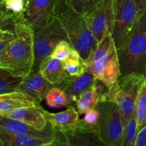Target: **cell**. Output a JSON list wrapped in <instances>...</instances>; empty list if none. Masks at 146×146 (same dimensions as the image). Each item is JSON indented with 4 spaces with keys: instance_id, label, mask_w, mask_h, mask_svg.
<instances>
[{
    "instance_id": "cell-1",
    "label": "cell",
    "mask_w": 146,
    "mask_h": 146,
    "mask_svg": "<svg viewBox=\"0 0 146 146\" xmlns=\"http://www.w3.org/2000/svg\"><path fill=\"white\" fill-rule=\"evenodd\" d=\"M14 30V39L0 51V68L23 78L33 72L34 32L24 21L16 23Z\"/></svg>"
},
{
    "instance_id": "cell-2",
    "label": "cell",
    "mask_w": 146,
    "mask_h": 146,
    "mask_svg": "<svg viewBox=\"0 0 146 146\" xmlns=\"http://www.w3.org/2000/svg\"><path fill=\"white\" fill-rule=\"evenodd\" d=\"M86 69L106 86L112 100L121 76L117 47L113 35L106 37L85 60Z\"/></svg>"
},
{
    "instance_id": "cell-3",
    "label": "cell",
    "mask_w": 146,
    "mask_h": 146,
    "mask_svg": "<svg viewBox=\"0 0 146 146\" xmlns=\"http://www.w3.org/2000/svg\"><path fill=\"white\" fill-rule=\"evenodd\" d=\"M55 17L59 20L73 48L77 50L84 60L97 46L88 19L73 9L64 0H57Z\"/></svg>"
},
{
    "instance_id": "cell-4",
    "label": "cell",
    "mask_w": 146,
    "mask_h": 146,
    "mask_svg": "<svg viewBox=\"0 0 146 146\" xmlns=\"http://www.w3.org/2000/svg\"><path fill=\"white\" fill-rule=\"evenodd\" d=\"M121 76L137 73L145 75L146 11L140 14L133 28L117 48Z\"/></svg>"
},
{
    "instance_id": "cell-5",
    "label": "cell",
    "mask_w": 146,
    "mask_h": 146,
    "mask_svg": "<svg viewBox=\"0 0 146 146\" xmlns=\"http://www.w3.org/2000/svg\"><path fill=\"white\" fill-rule=\"evenodd\" d=\"M34 63L33 72H36L42 61L51 56L57 44L63 40L68 41L59 20L54 17L48 23L33 29Z\"/></svg>"
},
{
    "instance_id": "cell-6",
    "label": "cell",
    "mask_w": 146,
    "mask_h": 146,
    "mask_svg": "<svg viewBox=\"0 0 146 146\" xmlns=\"http://www.w3.org/2000/svg\"><path fill=\"white\" fill-rule=\"evenodd\" d=\"M96 108L99 111L98 128L100 137L105 145L120 146L124 122L119 107L109 98L100 100Z\"/></svg>"
},
{
    "instance_id": "cell-7",
    "label": "cell",
    "mask_w": 146,
    "mask_h": 146,
    "mask_svg": "<svg viewBox=\"0 0 146 146\" xmlns=\"http://www.w3.org/2000/svg\"><path fill=\"white\" fill-rule=\"evenodd\" d=\"M145 81V74L137 73L121 76L119 78L112 101L119 107L124 125L135 113L137 98Z\"/></svg>"
},
{
    "instance_id": "cell-8",
    "label": "cell",
    "mask_w": 146,
    "mask_h": 146,
    "mask_svg": "<svg viewBox=\"0 0 146 146\" xmlns=\"http://www.w3.org/2000/svg\"><path fill=\"white\" fill-rule=\"evenodd\" d=\"M54 145H105L100 137L98 125H90L79 119L74 129L62 131L54 128Z\"/></svg>"
},
{
    "instance_id": "cell-9",
    "label": "cell",
    "mask_w": 146,
    "mask_h": 146,
    "mask_svg": "<svg viewBox=\"0 0 146 146\" xmlns=\"http://www.w3.org/2000/svg\"><path fill=\"white\" fill-rule=\"evenodd\" d=\"M115 25L113 37L116 47L125 39L140 16L134 0H114Z\"/></svg>"
},
{
    "instance_id": "cell-10",
    "label": "cell",
    "mask_w": 146,
    "mask_h": 146,
    "mask_svg": "<svg viewBox=\"0 0 146 146\" xmlns=\"http://www.w3.org/2000/svg\"><path fill=\"white\" fill-rule=\"evenodd\" d=\"M86 17L98 46L106 37L113 35V33L115 25L114 0H104Z\"/></svg>"
},
{
    "instance_id": "cell-11",
    "label": "cell",
    "mask_w": 146,
    "mask_h": 146,
    "mask_svg": "<svg viewBox=\"0 0 146 146\" xmlns=\"http://www.w3.org/2000/svg\"><path fill=\"white\" fill-rule=\"evenodd\" d=\"M57 0H27L24 13V22L32 29L44 25L55 17Z\"/></svg>"
},
{
    "instance_id": "cell-12",
    "label": "cell",
    "mask_w": 146,
    "mask_h": 146,
    "mask_svg": "<svg viewBox=\"0 0 146 146\" xmlns=\"http://www.w3.org/2000/svg\"><path fill=\"white\" fill-rule=\"evenodd\" d=\"M98 80L92 73L86 71L81 76L68 75L58 87L64 90L72 105L84 93L91 88Z\"/></svg>"
},
{
    "instance_id": "cell-13",
    "label": "cell",
    "mask_w": 146,
    "mask_h": 146,
    "mask_svg": "<svg viewBox=\"0 0 146 146\" xmlns=\"http://www.w3.org/2000/svg\"><path fill=\"white\" fill-rule=\"evenodd\" d=\"M41 100L37 97L20 91L0 95V114L26 107H41Z\"/></svg>"
},
{
    "instance_id": "cell-14",
    "label": "cell",
    "mask_w": 146,
    "mask_h": 146,
    "mask_svg": "<svg viewBox=\"0 0 146 146\" xmlns=\"http://www.w3.org/2000/svg\"><path fill=\"white\" fill-rule=\"evenodd\" d=\"M43 109L42 107H26L4 113L0 115L19 121L38 130H44L48 125V122Z\"/></svg>"
},
{
    "instance_id": "cell-15",
    "label": "cell",
    "mask_w": 146,
    "mask_h": 146,
    "mask_svg": "<svg viewBox=\"0 0 146 146\" xmlns=\"http://www.w3.org/2000/svg\"><path fill=\"white\" fill-rule=\"evenodd\" d=\"M0 128L18 135L36 137H54V129L48 123L45 129L38 130L19 121L0 115Z\"/></svg>"
},
{
    "instance_id": "cell-16",
    "label": "cell",
    "mask_w": 146,
    "mask_h": 146,
    "mask_svg": "<svg viewBox=\"0 0 146 146\" xmlns=\"http://www.w3.org/2000/svg\"><path fill=\"white\" fill-rule=\"evenodd\" d=\"M52 87L54 86L48 82L39 71H36L31 72L27 76L23 77L17 91L28 93L43 101Z\"/></svg>"
},
{
    "instance_id": "cell-17",
    "label": "cell",
    "mask_w": 146,
    "mask_h": 146,
    "mask_svg": "<svg viewBox=\"0 0 146 146\" xmlns=\"http://www.w3.org/2000/svg\"><path fill=\"white\" fill-rule=\"evenodd\" d=\"M54 137H36L18 135L0 128L1 146H48L54 145Z\"/></svg>"
},
{
    "instance_id": "cell-18",
    "label": "cell",
    "mask_w": 146,
    "mask_h": 146,
    "mask_svg": "<svg viewBox=\"0 0 146 146\" xmlns=\"http://www.w3.org/2000/svg\"><path fill=\"white\" fill-rule=\"evenodd\" d=\"M43 113L47 122L59 131H67L74 129L79 121V113L73 105H70L66 110L61 112L54 113L43 109Z\"/></svg>"
},
{
    "instance_id": "cell-19",
    "label": "cell",
    "mask_w": 146,
    "mask_h": 146,
    "mask_svg": "<svg viewBox=\"0 0 146 146\" xmlns=\"http://www.w3.org/2000/svg\"><path fill=\"white\" fill-rule=\"evenodd\" d=\"M38 71L54 86H58L68 76L64 67V61L51 56L42 61Z\"/></svg>"
},
{
    "instance_id": "cell-20",
    "label": "cell",
    "mask_w": 146,
    "mask_h": 146,
    "mask_svg": "<svg viewBox=\"0 0 146 146\" xmlns=\"http://www.w3.org/2000/svg\"><path fill=\"white\" fill-rule=\"evenodd\" d=\"M98 81L90 89L82 94L76 101V107L79 115L85 114L89 110L96 108L97 104L104 95H108V91H104V84L101 85ZM109 98V97H108Z\"/></svg>"
},
{
    "instance_id": "cell-21",
    "label": "cell",
    "mask_w": 146,
    "mask_h": 146,
    "mask_svg": "<svg viewBox=\"0 0 146 146\" xmlns=\"http://www.w3.org/2000/svg\"><path fill=\"white\" fill-rule=\"evenodd\" d=\"M63 61L64 67L70 76H81L87 71L85 60L74 48H72L69 56Z\"/></svg>"
},
{
    "instance_id": "cell-22",
    "label": "cell",
    "mask_w": 146,
    "mask_h": 146,
    "mask_svg": "<svg viewBox=\"0 0 146 146\" xmlns=\"http://www.w3.org/2000/svg\"><path fill=\"white\" fill-rule=\"evenodd\" d=\"M46 103L51 108H61L71 105L65 91L58 86H54L46 96Z\"/></svg>"
},
{
    "instance_id": "cell-23",
    "label": "cell",
    "mask_w": 146,
    "mask_h": 146,
    "mask_svg": "<svg viewBox=\"0 0 146 146\" xmlns=\"http://www.w3.org/2000/svg\"><path fill=\"white\" fill-rule=\"evenodd\" d=\"M22 78L7 70L0 68V95L17 91Z\"/></svg>"
},
{
    "instance_id": "cell-24",
    "label": "cell",
    "mask_w": 146,
    "mask_h": 146,
    "mask_svg": "<svg viewBox=\"0 0 146 146\" xmlns=\"http://www.w3.org/2000/svg\"><path fill=\"white\" fill-rule=\"evenodd\" d=\"M138 133V121L134 113L124 126L120 146H135Z\"/></svg>"
},
{
    "instance_id": "cell-25",
    "label": "cell",
    "mask_w": 146,
    "mask_h": 146,
    "mask_svg": "<svg viewBox=\"0 0 146 146\" xmlns=\"http://www.w3.org/2000/svg\"><path fill=\"white\" fill-rule=\"evenodd\" d=\"M73 9L84 17L89 16L104 0H64Z\"/></svg>"
},
{
    "instance_id": "cell-26",
    "label": "cell",
    "mask_w": 146,
    "mask_h": 146,
    "mask_svg": "<svg viewBox=\"0 0 146 146\" xmlns=\"http://www.w3.org/2000/svg\"><path fill=\"white\" fill-rule=\"evenodd\" d=\"M135 114L138 121V131L146 125V81L141 88L136 101Z\"/></svg>"
},
{
    "instance_id": "cell-27",
    "label": "cell",
    "mask_w": 146,
    "mask_h": 146,
    "mask_svg": "<svg viewBox=\"0 0 146 146\" xmlns=\"http://www.w3.org/2000/svg\"><path fill=\"white\" fill-rule=\"evenodd\" d=\"M73 47L70 42L67 40L61 41L53 51L51 56L54 58H57L61 61H64L71 54Z\"/></svg>"
},
{
    "instance_id": "cell-28",
    "label": "cell",
    "mask_w": 146,
    "mask_h": 146,
    "mask_svg": "<svg viewBox=\"0 0 146 146\" xmlns=\"http://www.w3.org/2000/svg\"><path fill=\"white\" fill-rule=\"evenodd\" d=\"M0 51L4 49L16 37V34L13 29L1 28L0 31Z\"/></svg>"
},
{
    "instance_id": "cell-29",
    "label": "cell",
    "mask_w": 146,
    "mask_h": 146,
    "mask_svg": "<svg viewBox=\"0 0 146 146\" xmlns=\"http://www.w3.org/2000/svg\"><path fill=\"white\" fill-rule=\"evenodd\" d=\"M83 121L90 125H97L100 118V112L97 108L89 110L84 114Z\"/></svg>"
},
{
    "instance_id": "cell-30",
    "label": "cell",
    "mask_w": 146,
    "mask_h": 146,
    "mask_svg": "<svg viewBox=\"0 0 146 146\" xmlns=\"http://www.w3.org/2000/svg\"><path fill=\"white\" fill-rule=\"evenodd\" d=\"M135 146H146V125L138 131Z\"/></svg>"
},
{
    "instance_id": "cell-31",
    "label": "cell",
    "mask_w": 146,
    "mask_h": 146,
    "mask_svg": "<svg viewBox=\"0 0 146 146\" xmlns=\"http://www.w3.org/2000/svg\"><path fill=\"white\" fill-rule=\"evenodd\" d=\"M138 9L140 14L146 11V0H134Z\"/></svg>"
},
{
    "instance_id": "cell-32",
    "label": "cell",
    "mask_w": 146,
    "mask_h": 146,
    "mask_svg": "<svg viewBox=\"0 0 146 146\" xmlns=\"http://www.w3.org/2000/svg\"><path fill=\"white\" fill-rule=\"evenodd\" d=\"M145 81H146V66H145Z\"/></svg>"
},
{
    "instance_id": "cell-33",
    "label": "cell",
    "mask_w": 146,
    "mask_h": 146,
    "mask_svg": "<svg viewBox=\"0 0 146 146\" xmlns=\"http://www.w3.org/2000/svg\"><path fill=\"white\" fill-rule=\"evenodd\" d=\"M24 1H25V2H27V0H24Z\"/></svg>"
}]
</instances>
